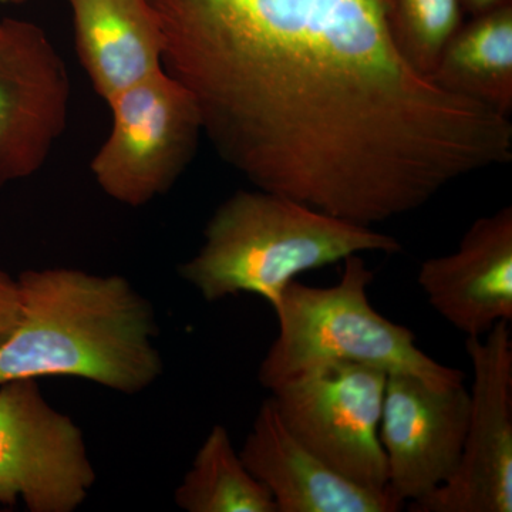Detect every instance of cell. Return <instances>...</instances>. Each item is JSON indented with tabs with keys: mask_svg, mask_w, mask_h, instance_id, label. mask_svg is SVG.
<instances>
[{
	"mask_svg": "<svg viewBox=\"0 0 512 512\" xmlns=\"http://www.w3.org/2000/svg\"><path fill=\"white\" fill-rule=\"evenodd\" d=\"M164 69L261 190L372 225L511 163L512 124L404 59L383 0H151Z\"/></svg>",
	"mask_w": 512,
	"mask_h": 512,
	"instance_id": "6da1fadb",
	"label": "cell"
},
{
	"mask_svg": "<svg viewBox=\"0 0 512 512\" xmlns=\"http://www.w3.org/2000/svg\"><path fill=\"white\" fill-rule=\"evenodd\" d=\"M18 284L19 322L0 345V384L69 376L137 394L163 373L153 308L123 276L29 269Z\"/></svg>",
	"mask_w": 512,
	"mask_h": 512,
	"instance_id": "7a4b0ae2",
	"label": "cell"
},
{
	"mask_svg": "<svg viewBox=\"0 0 512 512\" xmlns=\"http://www.w3.org/2000/svg\"><path fill=\"white\" fill-rule=\"evenodd\" d=\"M402 249L399 239L372 227L256 188L222 202L204 229V244L180 274L205 301L252 293L275 311L296 276L352 255Z\"/></svg>",
	"mask_w": 512,
	"mask_h": 512,
	"instance_id": "3957f363",
	"label": "cell"
},
{
	"mask_svg": "<svg viewBox=\"0 0 512 512\" xmlns=\"http://www.w3.org/2000/svg\"><path fill=\"white\" fill-rule=\"evenodd\" d=\"M373 276L357 254L343 261L336 285H288L274 311L278 335L259 366L258 379L266 390L323 362L359 363L434 386L464 383L461 370L424 353L412 330L373 308L367 293Z\"/></svg>",
	"mask_w": 512,
	"mask_h": 512,
	"instance_id": "277c9868",
	"label": "cell"
},
{
	"mask_svg": "<svg viewBox=\"0 0 512 512\" xmlns=\"http://www.w3.org/2000/svg\"><path fill=\"white\" fill-rule=\"evenodd\" d=\"M109 136L90 170L100 190L127 207H143L171 190L197 153L200 110L167 70L107 101Z\"/></svg>",
	"mask_w": 512,
	"mask_h": 512,
	"instance_id": "5b68a950",
	"label": "cell"
},
{
	"mask_svg": "<svg viewBox=\"0 0 512 512\" xmlns=\"http://www.w3.org/2000/svg\"><path fill=\"white\" fill-rule=\"evenodd\" d=\"M387 373L350 362L306 367L269 389L272 404L303 446L353 483L387 493L380 443Z\"/></svg>",
	"mask_w": 512,
	"mask_h": 512,
	"instance_id": "8992f818",
	"label": "cell"
},
{
	"mask_svg": "<svg viewBox=\"0 0 512 512\" xmlns=\"http://www.w3.org/2000/svg\"><path fill=\"white\" fill-rule=\"evenodd\" d=\"M94 483L83 431L50 406L37 379L0 384V507L73 512Z\"/></svg>",
	"mask_w": 512,
	"mask_h": 512,
	"instance_id": "52a82bcc",
	"label": "cell"
},
{
	"mask_svg": "<svg viewBox=\"0 0 512 512\" xmlns=\"http://www.w3.org/2000/svg\"><path fill=\"white\" fill-rule=\"evenodd\" d=\"M473 367L470 419L454 476L412 512L512 511V339L510 323L467 338Z\"/></svg>",
	"mask_w": 512,
	"mask_h": 512,
	"instance_id": "ba28073f",
	"label": "cell"
},
{
	"mask_svg": "<svg viewBox=\"0 0 512 512\" xmlns=\"http://www.w3.org/2000/svg\"><path fill=\"white\" fill-rule=\"evenodd\" d=\"M72 83L45 30L0 22V188L37 173L63 136Z\"/></svg>",
	"mask_w": 512,
	"mask_h": 512,
	"instance_id": "9c48e42d",
	"label": "cell"
},
{
	"mask_svg": "<svg viewBox=\"0 0 512 512\" xmlns=\"http://www.w3.org/2000/svg\"><path fill=\"white\" fill-rule=\"evenodd\" d=\"M470 407L464 383L434 386L404 373L387 375L379 437L386 491L400 508L423 500L454 476Z\"/></svg>",
	"mask_w": 512,
	"mask_h": 512,
	"instance_id": "30bf717a",
	"label": "cell"
},
{
	"mask_svg": "<svg viewBox=\"0 0 512 512\" xmlns=\"http://www.w3.org/2000/svg\"><path fill=\"white\" fill-rule=\"evenodd\" d=\"M427 302L467 338L512 320V208L478 218L456 251L434 256L417 275Z\"/></svg>",
	"mask_w": 512,
	"mask_h": 512,
	"instance_id": "8fae6325",
	"label": "cell"
},
{
	"mask_svg": "<svg viewBox=\"0 0 512 512\" xmlns=\"http://www.w3.org/2000/svg\"><path fill=\"white\" fill-rule=\"evenodd\" d=\"M239 456L268 488L278 512H397L387 493L353 483L286 429L271 400L259 407Z\"/></svg>",
	"mask_w": 512,
	"mask_h": 512,
	"instance_id": "7c38bea8",
	"label": "cell"
},
{
	"mask_svg": "<svg viewBox=\"0 0 512 512\" xmlns=\"http://www.w3.org/2000/svg\"><path fill=\"white\" fill-rule=\"evenodd\" d=\"M79 62L104 103L164 69L163 23L151 0H66Z\"/></svg>",
	"mask_w": 512,
	"mask_h": 512,
	"instance_id": "4fadbf2b",
	"label": "cell"
},
{
	"mask_svg": "<svg viewBox=\"0 0 512 512\" xmlns=\"http://www.w3.org/2000/svg\"><path fill=\"white\" fill-rule=\"evenodd\" d=\"M431 80L501 116L512 110V2L474 16L451 36Z\"/></svg>",
	"mask_w": 512,
	"mask_h": 512,
	"instance_id": "5bb4252c",
	"label": "cell"
},
{
	"mask_svg": "<svg viewBox=\"0 0 512 512\" xmlns=\"http://www.w3.org/2000/svg\"><path fill=\"white\" fill-rule=\"evenodd\" d=\"M174 500L187 512H278L268 488L252 476L221 424L198 448Z\"/></svg>",
	"mask_w": 512,
	"mask_h": 512,
	"instance_id": "9a60e30c",
	"label": "cell"
},
{
	"mask_svg": "<svg viewBox=\"0 0 512 512\" xmlns=\"http://www.w3.org/2000/svg\"><path fill=\"white\" fill-rule=\"evenodd\" d=\"M394 45L417 72L433 76L451 36L461 26L460 0H383Z\"/></svg>",
	"mask_w": 512,
	"mask_h": 512,
	"instance_id": "2e32d148",
	"label": "cell"
},
{
	"mask_svg": "<svg viewBox=\"0 0 512 512\" xmlns=\"http://www.w3.org/2000/svg\"><path fill=\"white\" fill-rule=\"evenodd\" d=\"M20 292L18 279L0 269V345L9 338L18 325Z\"/></svg>",
	"mask_w": 512,
	"mask_h": 512,
	"instance_id": "e0dca14e",
	"label": "cell"
},
{
	"mask_svg": "<svg viewBox=\"0 0 512 512\" xmlns=\"http://www.w3.org/2000/svg\"><path fill=\"white\" fill-rule=\"evenodd\" d=\"M460 2L461 6H464L468 12L477 16L480 15V13L495 8V6L501 5L505 0H460Z\"/></svg>",
	"mask_w": 512,
	"mask_h": 512,
	"instance_id": "ac0fdd59",
	"label": "cell"
},
{
	"mask_svg": "<svg viewBox=\"0 0 512 512\" xmlns=\"http://www.w3.org/2000/svg\"><path fill=\"white\" fill-rule=\"evenodd\" d=\"M25 0H0V3H12V5H19V3H23Z\"/></svg>",
	"mask_w": 512,
	"mask_h": 512,
	"instance_id": "d6986e66",
	"label": "cell"
},
{
	"mask_svg": "<svg viewBox=\"0 0 512 512\" xmlns=\"http://www.w3.org/2000/svg\"><path fill=\"white\" fill-rule=\"evenodd\" d=\"M0 22H2V20H0Z\"/></svg>",
	"mask_w": 512,
	"mask_h": 512,
	"instance_id": "ffe728a7",
	"label": "cell"
}]
</instances>
